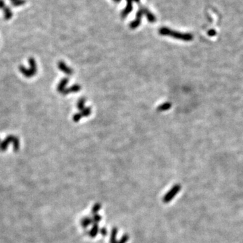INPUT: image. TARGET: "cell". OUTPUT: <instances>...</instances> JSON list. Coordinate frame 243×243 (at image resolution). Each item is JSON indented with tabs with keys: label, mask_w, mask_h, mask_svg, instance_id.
I'll list each match as a JSON object with an SVG mask.
<instances>
[{
	"label": "cell",
	"mask_w": 243,
	"mask_h": 243,
	"mask_svg": "<svg viewBox=\"0 0 243 243\" xmlns=\"http://www.w3.org/2000/svg\"><path fill=\"white\" fill-rule=\"evenodd\" d=\"M16 1H17V0H10V1L12 2V4L14 3V2H15Z\"/></svg>",
	"instance_id": "2e32d148"
},
{
	"label": "cell",
	"mask_w": 243,
	"mask_h": 243,
	"mask_svg": "<svg viewBox=\"0 0 243 243\" xmlns=\"http://www.w3.org/2000/svg\"><path fill=\"white\" fill-rule=\"evenodd\" d=\"M159 34L162 35H167L170 36H172L175 39H178L184 40V41H191L193 39V36L191 34H182L176 31H172L167 28L163 27L159 29Z\"/></svg>",
	"instance_id": "6da1fadb"
},
{
	"label": "cell",
	"mask_w": 243,
	"mask_h": 243,
	"mask_svg": "<svg viewBox=\"0 0 243 243\" xmlns=\"http://www.w3.org/2000/svg\"><path fill=\"white\" fill-rule=\"evenodd\" d=\"M180 186H175L173 188V190H172L171 192L170 193V194H167L166 197H165V201H169L170 199H171L175 195V194H176L180 191Z\"/></svg>",
	"instance_id": "30bf717a"
},
{
	"label": "cell",
	"mask_w": 243,
	"mask_h": 243,
	"mask_svg": "<svg viewBox=\"0 0 243 243\" xmlns=\"http://www.w3.org/2000/svg\"><path fill=\"white\" fill-rule=\"evenodd\" d=\"M127 1H128L127 6H126V8H125L124 10L122 12V18H125V17L127 16L132 9V0H127Z\"/></svg>",
	"instance_id": "9c48e42d"
},
{
	"label": "cell",
	"mask_w": 243,
	"mask_h": 243,
	"mask_svg": "<svg viewBox=\"0 0 243 243\" xmlns=\"http://www.w3.org/2000/svg\"><path fill=\"white\" fill-rule=\"evenodd\" d=\"M132 1H135L136 2H138V1H139V0H132Z\"/></svg>",
	"instance_id": "ac0fdd59"
},
{
	"label": "cell",
	"mask_w": 243,
	"mask_h": 243,
	"mask_svg": "<svg viewBox=\"0 0 243 243\" xmlns=\"http://www.w3.org/2000/svg\"><path fill=\"white\" fill-rule=\"evenodd\" d=\"M29 64H30V69H26L25 68L23 65H20L19 66V70H20V72H22L23 74V75H24V76L27 77V78H30V77H32L34 75L36 74V62L35 60L33 59V58L31 57L29 58Z\"/></svg>",
	"instance_id": "7a4b0ae2"
},
{
	"label": "cell",
	"mask_w": 243,
	"mask_h": 243,
	"mask_svg": "<svg viewBox=\"0 0 243 243\" xmlns=\"http://www.w3.org/2000/svg\"><path fill=\"white\" fill-rule=\"evenodd\" d=\"M113 1H116V2H120L121 0H113Z\"/></svg>",
	"instance_id": "e0dca14e"
},
{
	"label": "cell",
	"mask_w": 243,
	"mask_h": 243,
	"mask_svg": "<svg viewBox=\"0 0 243 243\" xmlns=\"http://www.w3.org/2000/svg\"><path fill=\"white\" fill-rule=\"evenodd\" d=\"M81 113L82 114V117H83V116H88L89 115H90V113H91V109L89 108H85L82 111V112Z\"/></svg>",
	"instance_id": "5bb4252c"
},
{
	"label": "cell",
	"mask_w": 243,
	"mask_h": 243,
	"mask_svg": "<svg viewBox=\"0 0 243 243\" xmlns=\"http://www.w3.org/2000/svg\"><path fill=\"white\" fill-rule=\"evenodd\" d=\"M143 14V11L142 8H140L138 12H137V18H136L135 20H134L133 22L131 23V24H130V26L131 28H137L138 26H139V24H140V20H141V18H142V15Z\"/></svg>",
	"instance_id": "277c9868"
},
{
	"label": "cell",
	"mask_w": 243,
	"mask_h": 243,
	"mask_svg": "<svg viewBox=\"0 0 243 243\" xmlns=\"http://www.w3.org/2000/svg\"><path fill=\"white\" fill-rule=\"evenodd\" d=\"M80 89H81V87H80L79 85H78V84L73 85V86L70 87V88L65 89V91H64L63 94L66 95L70 93H76V92L80 91Z\"/></svg>",
	"instance_id": "8fae6325"
},
{
	"label": "cell",
	"mask_w": 243,
	"mask_h": 243,
	"mask_svg": "<svg viewBox=\"0 0 243 243\" xmlns=\"http://www.w3.org/2000/svg\"><path fill=\"white\" fill-rule=\"evenodd\" d=\"M12 143L14 145V151H17L19 148V141L18 137L14 135H9L5 139L3 142L0 143V150L4 151L7 149L9 143Z\"/></svg>",
	"instance_id": "3957f363"
},
{
	"label": "cell",
	"mask_w": 243,
	"mask_h": 243,
	"mask_svg": "<svg viewBox=\"0 0 243 243\" xmlns=\"http://www.w3.org/2000/svg\"><path fill=\"white\" fill-rule=\"evenodd\" d=\"M68 82V79L67 78H65V79H62V81H60L57 87V91H59L60 93H64V91H65V87L66 86Z\"/></svg>",
	"instance_id": "ba28073f"
},
{
	"label": "cell",
	"mask_w": 243,
	"mask_h": 243,
	"mask_svg": "<svg viewBox=\"0 0 243 243\" xmlns=\"http://www.w3.org/2000/svg\"><path fill=\"white\" fill-rule=\"evenodd\" d=\"M6 6V4H5V2L4 0H0V9H3L4 7Z\"/></svg>",
	"instance_id": "9a60e30c"
},
{
	"label": "cell",
	"mask_w": 243,
	"mask_h": 243,
	"mask_svg": "<svg viewBox=\"0 0 243 243\" xmlns=\"http://www.w3.org/2000/svg\"><path fill=\"white\" fill-rule=\"evenodd\" d=\"M2 9H3V12H4L5 20H9V19H11L12 15H13L11 9L6 5Z\"/></svg>",
	"instance_id": "52a82bcc"
},
{
	"label": "cell",
	"mask_w": 243,
	"mask_h": 243,
	"mask_svg": "<svg viewBox=\"0 0 243 243\" xmlns=\"http://www.w3.org/2000/svg\"><path fill=\"white\" fill-rule=\"evenodd\" d=\"M143 11V14H145L146 16H147V18L148 19V20H149L150 23H155V20H156V18H155V17L154 16V14H153L151 12H150L149 10L147 8H141Z\"/></svg>",
	"instance_id": "8992f818"
},
{
	"label": "cell",
	"mask_w": 243,
	"mask_h": 243,
	"mask_svg": "<svg viewBox=\"0 0 243 243\" xmlns=\"http://www.w3.org/2000/svg\"><path fill=\"white\" fill-rule=\"evenodd\" d=\"M58 68L62 70V72H64L66 74L70 75L72 74V70L71 68H70L69 67H68L64 62H60L58 63Z\"/></svg>",
	"instance_id": "5b68a950"
},
{
	"label": "cell",
	"mask_w": 243,
	"mask_h": 243,
	"mask_svg": "<svg viewBox=\"0 0 243 243\" xmlns=\"http://www.w3.org/2000/svg\"><path fill=\"white\" fill-rule=\"evenodd\" d=\"M170 108H171V104L170 103H165L164 104H162V105H160L159 108H158V110L159 111H166L167 110V109H169Z\"/></svg>",
	"instance_id": "7c38bea8"
},
{
	"label": "cell",
	"mask_w": 243,
	"mask_h": 243,
	"mask_svg": "<svg viewBox=\"0 0 243 243\" xmlns=\"http://www.w3.org/2000/svg\"><path fill=\"white\" fill-rule=\"evenodd\" d=\"M84 102H85V99L84 98H82L79 100V101L78 102V104H77V106L80 110H83L84 109Z\"/></svg>",
	"instance_id": "4fadbf2b"
}]
</instances>
